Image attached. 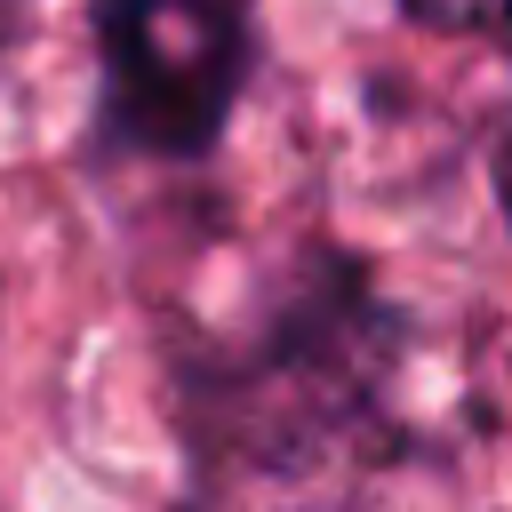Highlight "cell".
I'll use <instances>...</instances> for the list:
<instances>
[{"label": "cell", "mask_w": 512, "mask_h": 512, "mask_svg": "<svg viewBox=\"0 0 512 512\" xmlns=\"http://www.w3.org/2000/svg\"><path fill=\"white\" fill-rule=\"evenodd\" d=\"M400 312L376 296V280L344 256L304 264L280 312L248 336V352L216 376L224 440L248 464H312L344 456L384 416V376L400 360Z\"/></svg>", "instance_id": "cell-1"}, {"label": "cell", "mask_w": 512, "mask_h": 512, "mask_svg": "<svg viewBox=\"0 0 512 512\" xmlns=\"http://www.w3.org/2000/svg\"><path fill=\"white\" fill-rule=\"evenodd\" d=\"M96 136L128 160H208L256 72V0H96Z\"/></svg>", "instance_id": "cell-2"}, {"label": "cell", "mask_w": 512, "mask_h": 512, "mask_svg": "<svg viewBox=\"0 0 512 512\" xmlns=\"http://www.w3.org/2000/svg\"><path fill=\"white\" fill-rule=\"evenodd\" d=\"M400 8L440 32H504L512 24V0H400Z\"/></svg>", "instance_id": "cell-3"}, {"label": "cell", "mask_w": 512, "mask_h": 512, "mask_svg": "<svg viewBox=\"0 0 512 512\" xmlns=\"http://www.w3.org/2000/svg\"><path fill=\"white\" fill-rule=\"evenodd\" d=\"M488 176H496V208H504V224H512V104H504L496 128H488Z\"/></svg>", "instance_id": "cell-4"}, {"label": "cell", "mask_w": 512, "mask_h": 512, "mask_svg": "<svg viewBox=\"0 0 512 512\" xmlns=\"http://www.w3.org/2000/svg\"><path fill=\"white\" fill-rule=\"evenodd\" d=\"M40 0H0V56L16 48V32H24V16H32Z\"/></svg>", "instance_id": "cell-5"}]
</instances>
